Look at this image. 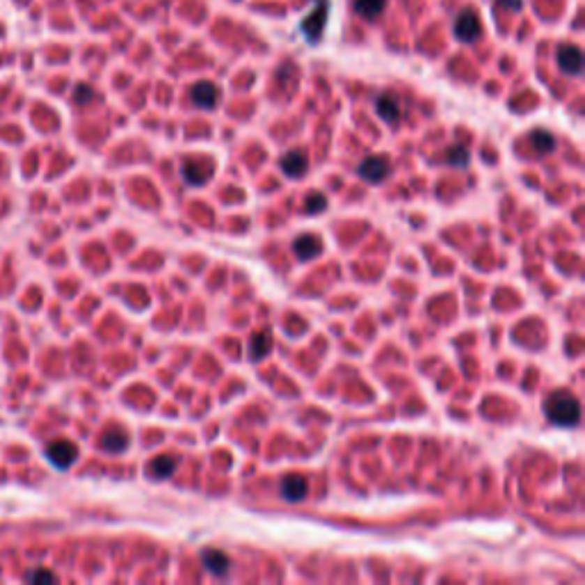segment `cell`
<instances>
[{"label":"cell","instance_id":"21","mask_svg":"<svg viewBox=\"0 0 585 585\" xmlns=\"http://www.w3.org/2000/svg\"><path fill=\"white\" fill-rule=\"evenodd\" d=\"M92 98H94V92H92V87H87V85H78L76 92H73V101L78 105H87Z\"/></svg>","mask_w":585,"mask_h":585},{"label":"cell","instance_id":"15","mask_svg":"<svg viewBox=\"0 0 585 585\" xmlns=\"http://www.w3.org/2000/svg\"><path fill=\"white\" fill-rule=\"evenodd\" d=\"M375 110H377V114H380V119H384L386 123L398 121V117H400V105H398V101H395V98H393L391 94L377 96Z\"/></svg>","mask_w":585,"mask_h":585},{"label":"cell","instance_id":"12","mask_svg":"<svg viewBox=\"0 0 585 585\" xmlns=\"http://www.w3.org/2000/svg\"><path fill=\"white\" fill-rule=\"evenodd\" d=\"M213 176V165L211 162H206L202 165L199 160H190L183 167V178L188 181L190 185H202L206 183Z\"/></svg>","mask_w":585,"mask_h":585},{"label":"cell","instance_id":"10","mask_svg":"<svg viewBox=\"0 0 585 585\" xmlns=\"http://www.w3.org/2000/svg\"><path fill=\"white\" fill-rule=\"evenodd\" d=\"M202 565L206 567V572H211L213 576H227L231 560L220 549H206L202 551Z\"/></svg>","mask_w":585,"mask_h":585},{"label":"cell","instance_id":"5","mask_svg":"<svg viewBox=\"0 0 585 585\" xmlns=\"http://www.w3.org/2000/svg\"><path fill=\"white\" fill-rule=\"evenodd\" d=\"M556 60H558V67L567 76H579L581 69H583V53L579 46H572V44H560L558 46V53H556Z\"/></svg>","mask_w":585,"mask_h":585},{"label":"cell","instance_id":"8","mask_svg":"<svg viewBox=\"0 0 585 585\" xmlns=\"http://www.w3.org/2000/svg\"><path fill=\"white\" fill-rule=\"evenodd\" d=\"M293 252L300 261H311V259L320 257V252H323V241L313 234H302L300 238H295Z\"/></svg>","mask_w":585,"mask_h":585},{"label":"cell","instance_id":"6","mask_svg":"<svg viewBox=\"0 0 585 585\" xmlns=\"http://www.w3.org/2000/svg\"><path fill=\"white\" fill-rule=\"evenodd\" d=\"M46 457L57 469H69L78 457V448L71 441H53L46 446Z\"/></svg>","mask_w":585,"mask_h":585},{"label":"cell","instance_id":"16","mask_svg":"<svg viewBox=\"0 0 585 585\" xmlns=\"http://www.w3.org/2000/svg\"><path fill=\"white\" fill-rule=\"evenodd\" d=\"M270 348H273V339H270L268 332H257L250 339V359L259 361L266 359L270 354Z\"/></svg>","mask_w":585,"mask_h":585},{"label":"cell","instance_id":"18","mask_svg":"<svg viewBox=\"0 0 585 585\" xmlns=\"http://www.w3.org/2000/svg\"><path fill=\"white\" fill-rule=\"evenodd\" d=\"M531 146L538 153H549V151H554V144H556V139H554V135L549 133V130H542V128H538V130H533L531 133Z\"/></svg>","mask_w":585,"mask_h":585},{"label":"cell","instance_id":"11","mask_svg":"<svg viewBox=\"0 0 585 585\" xmlns=\"http://www.w3.org/2000/svg\"><path fill=\"white\" fill-rule=\"evenodd\" d=\"M309 492V483L304 480L302 476H286L282 485H279V494H282V499L291 501V503H298L304 496H307Z\"/></svg>","mask_w":585,"mask_h":585},{"label":"cell","instance_id":"3","mask_svg":"<svg viewBox=\"0 0 585 585\" xmlns=\"http://www.w3.org/2000/svg\"><path fill=\"white\" fill-rule=\"evenodd\" d=\"M453 32L455 37L462 41V44H471L478 37H480V19L473 10H464L455 16V23H453Z\"/></svg>","mask_w":585,"mask_h":585},{"label":"cell","instance_id":"7","mask_svg":"<svg viewBox=\"0 0 585 585\" xmlns=\"http://www.w3.org/2000/svg\"><path fill=\"white\" fill-rule=\"evenodd\" d=\"M218 87L213 85V82H197V85H192L190 89V98H192V103L197 105V108H202V110H213L218 105Z\"/></svg>","mask_w":585,"mask_h":585},{"label":"cell","instance_id":"1","mask_svg":"<svg viewBox=\"0 0 585 585\" xmlns=\"http://www.w3.org/2000/svg\"><path fill=\"white\" fill-rule=\"evenodd\" d=\"M545 414L558 427H574L579 425L581 405L570 391H554L545 400Z\"/></svg>","mask_w":585,"mask_h":585},{"label":"cell","instance_id":"13","mask_svg":"<svg viewBox=\"0 0 585 585\" xmlns=\"http://www.w3.org/2000/svg\"><path fill=\"white\" fill-rule=\"evenodd\" d=\"M101 448L108 453H121L128 448V432H123L121 427H110L101 436Z\"/></svg>","mask_w":585,"mask_h":585},{"label":"cell","instance_id":"17","mask_svg":"<svg viewBox=\"0 0 585 585\" xmlns=\"http://www.w3.org/2000/svg\"><path fill=\"white\" fill-rule=\"evenodd\" d=\"M384 7L386 0H354V12L368 21H375L384 12Z\"/></svg>","mask_w":585,"mask_h":585},{"label":"cell","instance_id":"2","mask_svg":"<svg viewBox=\"0 0 585 585\" xmlns=\"http://www.w3.org/2000/svg\"><path fill=\"white\" fill-rule=\"evenodd\" d=\"M327 12H329V3L327 0H316V7L309 12L307 19L302 21V35L304 39L309 41V44H316V41L320 39V35H323V30H325V21H327Z\"/></svg>","mask_w":585,"mask_h":585},{"label":"cell","instance_id":"20","mask_svg":"<svg viewBox=\"0 0 585 585\" xmlns=\"http://www.w3.org/2000/svg\"><path fill=\"white\" fill-rule=\"evenodd\" d=\"M327 208V199L323 192H311L307 197V204H304V211L311 213V215H316V213H323Z\"/></svg>","mask_w":585,"mask_h":585},{"label":"cell","instance_id":"22","mask_svg":"<svg viewBox=\"0 0 585 585\" xmlns=\"http://www.w3.org/2000/svg\"><path fill=\"white\" fill-rule=\"evenodd\" d=\"M28 581H30V583H53V581H55V574L46 572V570H37V572L28 574Z\"/></svg>","mask_w":585,"mask_h":585},{"label":"cell","instance_id":"14","mask_svg":"<svg viewBox=\"0 0 585 585\" xmlns=\"http://www.w3.org/2000/svg\"><path fill=\"white\" fill-rule=\"evenodd\" d=\"M178 466V459L176 457H169V455H158L153 457L149 462V476L153 480H165V478H169L172 473L176 471Z\"/></svg>","mask_w":585,"mask_h":585},{"label":"cell","instance_id":"23","mask_svg":"<svg viewBox=\"0 0 585 585\" xmlns=\"http://www.w3.org/2000/svg\"><path fill=\"white\" fill-rule=\"evenodd\" d=\"M496 3L501 7H506V10H512V12H519L524 7V0H496Z\"/></svg>","mask_w":585,"mask_h":585},{"label":"cell","instance_id":"19","mask_svg":"<svg viewBox=\"0 0 585 585\" xmlns=\"http://www.w3.org/2000/svg\"><path fill=\"white\" fill-rule=\"evenodd\" d=\"M469 158H471V155H469V151L459 144L450 146L448 153H446V160H448V165H453V167H466Z\"/></svg>","mask_w":585,"mask_h":585},{"label":"cell","instance_id":"9","mask_svg":"<svg viewBox=\"0 0 585 585\" xmlns=\"http://www.w3.org/2000/svg\"><path fill=\"white\" fill-rule=\"evenodd\" d=\"M279 165H282V169H284V174L286 176H291V178H300L307 174V169H309V158H307V153L304 151H288L282 155V160H279Z\"/></svg>","mask_w":585,"mask_h":585},{"label":"cell","instance_id":"4","mask_svg":"<svg viewBox=\"0 0 585 585\" xmlns=\"http://www.w3.org/2000/svg\"><path fill=\"white\" fill-rule=\"evenodd\" d=\"M389 172H391V165L389 158H384V155H368L357 167V174L361 178H366L368 183H380V181L389 176Z\"/></svg>","mask_w":585,"mask_h":585}]
</instances>
